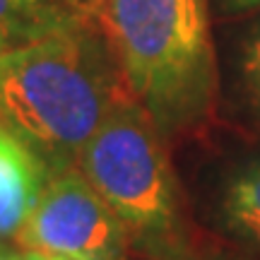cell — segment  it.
<instances>
[{"label": "cell", "instance_id": "obj_1", "mask_svg": "<svg viewBox=\"0 0 260 260\" xmlns=\"http://www.w3.org/2000/svg\"><path fill=\"white\" fill-rule=\"evenodd\" d=\"M128 99L118 58L89 15L0 53V125L48 174L77 167L84 145Z\"/></svg>", "mask_w": 260, "mask_h": 260}, {"label": "cell", "instance_id": "obj_2", "mask_svg": "<svg viewBox=\"0 0 260 260\" xmlns=\"http://www.w3.org/2000/svg\"><path fill=\"white\" fill-rule=\"evenodd\" d=\"M94 19L118 58L130 96L171 145L217 111L210 0H104Z\"/></svg>", "mask_w": 260, "mask_h": 260}, {"label": "cell", "instance_id": "obj_3", "mask_svg": "<svg viewBox=\"0 0 260 260\" xmlns=\"http://www.w3.org/2000/svg\"><path fill=\"white\" fill-rule=\"evenodd\" d=\"M77 169L118 217L133 253L147 260L195 255L169 142L135 99L109 113L80 152Z\"/></svg>", "mask_w": 260, "mask_h": 260}, {"label": "cell", "instance_id": "obj_4", "mask_svg": "<svg viewBox=\"0 0 260 260\" xmlns=\"http://www.w3.org/2000/svg\"><path fill=\"white\" fill-rule=\"evenodd\" d=\"M12 243L19 253L56 260H130L133 255L123 224L77 167L48 174Z\"/></svg>", "mask_w": 260, "mask_h": 260}, {"label": "cell", "instance_id": "obj_5", "mask_svg": "<svg viewBox=\"0 0 260 260\" xmlns=\"http://www.w3.org/2000/svg\"><path fill=\"white\" fill-rule=\"evenodd\" d=\"M48 171L0 125V239H15L46 183Z\"/></svg>", "mask_w": 260, "mask_h": 260}, {"label": "cell", "instance_id": "obj_6", "mask_svg": "<svg viewBox=\"0 0 260 260\" xmlns=\"http://www.w3.org/2000/svg\"><path fill=\"white\" fill-rule=\"evenodd\" d=\"M217 222L226 236L260 251V159L236 167L217 195Z\"/></svg>", "mask_w": 260, "mask_h": 260}, {"label": "cell", "instance_id": "obj_7", "mask_svg": "<svg viewBox=\"0 0 260 260\" xmlns=\"http://www.w3.org/2000/svg\"><path fill=\"white\" fill-rule=\"evenodd\" d=\"M77 17L63 0H0V53L29 46Z\"/></svg>", "mask_w": 260, "mask_h": 260}, {"label": "cell", "instance_id": "obj_8", "mask_svg": "<svg viewBox=\"0 0 260 260\" xmlns=\"http://www.w3.org/2000/svg\"><path fill=\"white\" fill-rule=\"evenodd\" d=\"M241 75H243L246 92L251 96V104L255 106V111L260 113V27L243 44Z\"/></svg>", "mask_w": 260, "mask_h": 260}, {"label": "cell", "instance_id": "obj_9", "mask_svg": "<svg viewBox=\"0 0 260 260\" xmlns=\"http://www.w3.org/2000/svg\"><path fill=\"white\" fill-rule=\"evenodd\" d=\"M214 3L224 15H243V12L260 10V0H214Z\"/></svg>", "mask_w": 260, "mask_h": 260}, {"label": "cell", "instance_id": "obj_10", "mask_svg": "<svg viewBox=\"0 0 260 260\" xmlns=\"http://www.w3.org/2000/svg\"><path fill=\"white\" fill-rule=\"evenodd\" d=\"M63 3L65 5H70V8H73L75 12H80V15H89V17H94V15L99 12L104 0H63Z\"/></svg>", "mask_w": 260, "mask_h": 260}, {"label": "cell", "instance_id": "obj_11", "mask_svg": "<svg viewBox=\"0 0 260 260\" xmlns=\"http://www.w3.org/2000/svg\"><path fill=\"white\" fill-rule=\"evenodd\" d=\"M17 260H56V258H46V255H39V253H15Z\"/></svg>", "mask_w": 260, "mask_h": 260}, {"label": "cell", "instance_id": "obj_12", "mask_svg": "<svg viewBox=\"0 0 260 260\" xmlns=\"http://www.w3.org/2000/svg\"><path fill=\"white\" fill-rule=\"evenodd\" d=\"M0 260H17V255H15V253H5V251H0Z\"/></svg>", "mask_w": 260, "mask_h": 260}, {"label": "cell", "instance_id": "obj_13", "mask_svg": "<svg viewBox=\"0 0 260 260\" xmlns=\"http://www.w3.org/2000/svg\"><path fill=\"white\" fill-rule=\"evenodd\" d=\"M190 260H224V258H212V255H210V258H205V255H198V253H195Z\"/></svg>", "mask_w": 260, "mask_h": 260}]
</instances>
